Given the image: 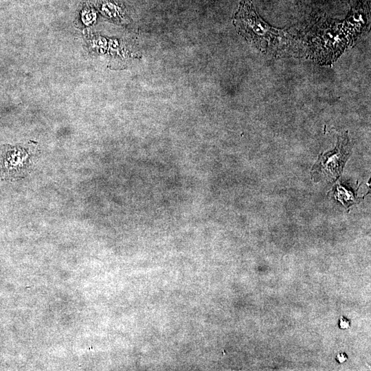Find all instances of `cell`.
Instances as JSON below:
<instances>
[{
    "instance_id": "5",
    "label": "cell",
    "mask_w": 371,
    "mask_h": 371,
    "mask_svg": "<svg viewBox=\"0 0 371 371\" xmlns=\"http://www.w3.org/2000/svg\"><path fill=\"white\" fill-rule=\"evenodd\" d=\"M347 359L348 356L345 352H339V354H337L336 357V360L341 363L346 361Z\"/></svg>"
},
{
    "instance_id": "2",
    "label": "cell",
    "mask_w": 371,
    "mask_h": 371,
    "mask_svg": "<svg viewBox=\"0 0 371 371\" xmlns=\"http://www.w3.org/2000/svg\"><path fill=\"white\" fill-rule=\"evenodd\" d=\"M35 146H0V177L14 179L24 177L34 164Z\"/></svg>"
},
{
    "instance_id": "4",
    "label": "cell",
    "mask_w": 371,
    "mask_h": 371,
    "mask_svg": "<svg viewBox=\"0 0 371 371\" xmlns=\"http://www.w3.org/2000/svg\"><path fill=\"white\" fill-rule=\"evenodd\" d=\"M350 326V320L341 316L339 318V327L341 329H346L349 328Z\"/></svg>"
},
{
    "instance_id": "3",
    "label": "cell",
    "mask_w": 371,
    "mask_h": 371,
    "mask_svg": "<svg viewBox=\"0 0 371 371\" xmlns=\"http://www.w3.org/2000/svg\"><path fill=\"white\" fill-rule=\"evenodd\" d=\"M346 138L339 141L336 148L324 154L313 167L314 170L328 174L333 178L338 177L342 170V166L349 154Z\"/></svg>"
},
{
    "instance_id": "1",
    "label": "cell",
    "mask_w": 371,
    "mask_h": 371,
    "mask_svg": "<svg viewBox=\"0 0 371 371\" xmlns=\"http://www.w3.org/2000/svg\"><path fill=\"white\" fill-rule=\"evenodd\" d=\"M238 32L248 41L265 50L273 48L282 32L266 23L257 14L252 0H243L234 16Z\"/></svg>"
}]
</instances>
